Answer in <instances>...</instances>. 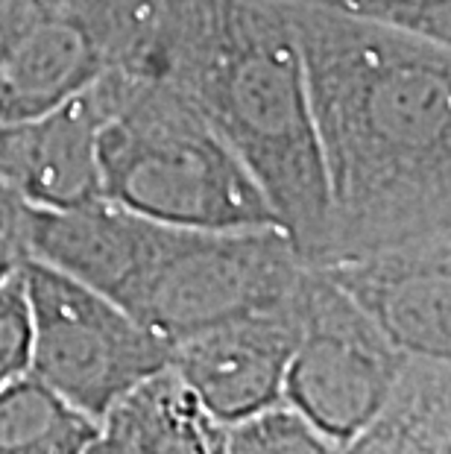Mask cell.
Segmentation results:
<instances>
[{
    "mask_svg": "<svg viewBox=\"0 0 451 454\" xmlns=\"http://www.w3.org/2000/svg\"><path fill=\"white\" fill-rule=\"evenodd\" d=\"M282 6L302 51L329 202L308 267L451 238V44Z\"/></svg>",
    "mask_w": 451,
    "mask_h": 454,
    "instance_id": "obj_1",
    "label": "cell"
},
{
    "mask_svg": "<svg viewBox=\"0 0 451 454\" xmlns=\"http://www.w3.org/2000/svg\"><path fill=\"white\" fill-rule=\"evenodd\" d=\"M132 76L174 85L235 150L305 264L325 238V176L302 51L278 0H167Z\"/></svg>",
    "mask_w": 451,
    "mask_h": 454,
    "instance_id": "obj_2",
    "label": "cell"
},
{
    "mask_svg": "<svg viewBox=\"0 0 451 454\" xmlns=\"http://www.w3.org/2000/svg\"><path fill=\"white\" fill-rule=\"evenodd\" d=\"M33 258L109 296L152 334L182 337L291 302L305 261L284 229H188L112 200L38 211Z\"/></svg>",
    "mask_w": 451,
    "mask_h": 454,
    "instance_id": "obj_3",
    "label": "cell"
},
{
    "mask_svg": "<svg viewBox=\"0 0 451 454\" xmlns=\"http://www.w3.org/2000/svg\"><path fill=\"white\" fill-rule=\"evenodd\" d=\"M121 74V98L97 132L103 200L170 226H278L253 173L185 94L167 82Z\"/></svg>",
    "mask_w": 451,
    "mask_h": 454,
    "instance_id": "obj_4",
    "label": "cell"
},
{
    "mask_svg": "<svg viewBox=\"0 0 451 454\" xmlns=\"http://www.w3.org/2000/svg\"><path fill=\"white\" fill-rule=\"evenodd\" d=\"M33 346L30 375L94 422L150 375L167 370L170 343L68 273L24 264Z\"/></svg>",
    "mask_w": 451,
    "mask_h": 454,
    "instance_id": "obj_5",
    "label": "cell"
},
{
    "mask_svg": "<svg viewBox=\"0 0 451 454\" xmlns=\"http://www.w3.org/2000/svg\"><path fill=\"white\" fill-rule=\"evenodd\" d=\"M291 311L296 343L284 404L331 440L346 442L387 395L408 355L316 267L305 264Z\"/></svg>",
    "mask_w": 451,
    "mask_h": 454,
    "instance_id": "obj_6",
    "label": "cell"
},
{
    "mask_svg": "<svg viewBox=\"0 0 451 454\" xmlns=\"http://www.w3.org/2000/svg\"><path fill=\"white\" fill-rule=\"evenodd\" d=\"M121 89L123 74L112 67L51 112L0 127V182L27 206L47 211L103 200L97 132Z\"/></svg>",
    "mask_w": 451,
    "mask_h": 454,
    "instance_id": "obj_7",
    "label": "cell"
},
{
    "mask_svg": "<svg viewBox=\"0 0 451 454\" xmlns=\"http://www.w3.org/2000/svg\"><path fill=\"white\" fill-rule=\"evenodd\" d=\"M296 343L291 302L244 314L182 337L170 370L220 425H232L284 402V375Z\"/></svg>",
    "mask_w": 451,
    "mask_h": 454,
    "instance_id": "obj_8",
    "label": "cell"
},
{
    "mask_svg": "<svg viewBox=\"0 0 451 454\" xmlns=\"http://www.w3.org/2000/svg\"><path fill=\"white\" fill-rule=\"evenodd\" d=\"M405 355L451 361V238L316 267Z\"/></svg>",
    "mask_w": 451,
    "mask_h": 454,
    "instance_id": "obj_9",
    "label": "cell"
},
{
    "mask_svg": "<svg viewBox=\"0 0 451 454\" xmlns=\"http://www.w3.org/2000/svg\"><path fill=\"white\" fill-rule=\"evenodd\" d=\"M85 454H226V425L167 366L103 413Z\"/></svg>",
    "mask_w": 451,
    "mask_h": 454,
    "instance_id": "obj_10",
    "label": "cell"
},
{
    "mask_svg": "<svg viewBox=\"0 0 451 454\" xmlns=\"http://www.w3.org/2000/svg\"><path fill=\"white\" fill-rule=\"evenodd\" d=\"M343 454H451V361L408 355Z\"/></svg>",
    "mask_w": 451,
    "mask_h": 454,
    "instance_id": "obj_11",
    "label": "cell"
},
{
    "mask_svg": "<svg viewBox=\"0 0 451 454\" xmlns=\"http://www.w3.org/2000/svg\"><path fill=\"white\" fill-rule=\"evenodd\" d=\"M97 422L35 375L0 387V454H85Z\"/></svg>",
    "mask_w": 451,
    "mask_h": 454,
    "instance_id": "obj_12",
    "label": "cell"
},
{
    "mask_svg": "<svg viewBox=\"0 0 451 454\" xmlns=\"http://www.w3.org/2000/svg\"><path fill=\"white\" fill-rule=\"evenodd\" d=\"M226 454H343V442L278 402L226 425Z\"/></svg>",
    "mask_w": 451,
    "mask_h": 454,
    "instance_id": "obj_13",
    "label": "cell"
},
{
    "mask_svg": "<svg viewBox=\"0 0 451 454\" xmlns=\"http://www.w3.org/2000/svg\"><path fill=\"white\" fill-rule=\"evenodd\" d=\"M282 4L320 9L349 21L390 27L451 44V0H282Z\"/></svg>",
    "mask_w": 451,
    "mask_h": 454,
    "instance_id": "obj_14",
    "label": "cell"
},
{
    "mask_svg": "<svg viewBox=\"0 0 451 454\" xmlns=\"http://www.w3.org/2000/svg\"><path fill=\"white\" fill-rule=\"evenodd\" d=\"M33 323L27 302L24 267L0 278V387L30 372Z\"/></svg>",
    "mask_w": 451,
    "mask_h": 454,
    "instance_id": "obj_15",
    "label": "cell"
},
{
    "mask_svg": "<svg viewBox=\"0 0 451 454\" xmlns=\"http://www.w3.org/2000/svg\"><path fill=\"white\" fill-rule=\"evenodd\" d=\"M30 208L33 206H27L12 188L0 182V278L12 276L30 261V247H27Z\"/></svg>",
    "mask_w": 451,
    "mask_h": 454,
    "instance_id": "obj_16",
    "label": "cell"
}]
</instances>
